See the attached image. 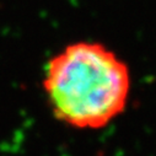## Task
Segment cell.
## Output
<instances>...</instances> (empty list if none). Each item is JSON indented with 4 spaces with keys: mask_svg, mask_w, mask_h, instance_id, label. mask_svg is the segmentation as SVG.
Returning <instances> with one entry per match:
<instances>
[{
    "mask_svg": "<svg viewBox=\"0 0 156 156\" xmlns=\"http://www.w3.org/2000/svg\"><path fill=\"white\" fill-rule=\"evenodd\" d=\"M43 89L57 119L79 129H98L126 109L130 74L114 52L83 41L49 59Z\"/></svg>",
    "mask_w": 156,
    "mask_h": 156,
    "instance_id": "1",
    "label": "cell"
}]
</instances>
